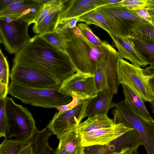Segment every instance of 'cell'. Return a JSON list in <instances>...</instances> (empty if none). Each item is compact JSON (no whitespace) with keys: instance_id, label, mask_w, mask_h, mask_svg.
Instances as JSON below:
<instances>
[{"instance_id":"cell-1","label":"cell","mask_w":154,"mask_h":154,"mask_svg":"<svg viewBox=\"0 0 154 154\" xmlns=\"http://www.w3.org/2000/svg\"><path fill=\"white\" fill-rule=\"evenodd\" d=\"M13 62L45 72L61 82L75 72L66 53L37 34L15 54Z\"/></svg>"},{"instance_id":"cell-2","label":"cell","mask_w":154,"mask_h":154,"mask_svg":"<svg viewBox=\"0 0 154 154\" xmlns=\"http://www.w3.org/2000/svg\"><path fill=\"white\" fill-rule=\"evenodd\" d=\"M62 35L65 50L76 72L94 75L96 62L99 57L101 46L95 45L86 39L75 27L56 29Z\"/></svg>"},{"instance_id":"cell-3","label":"cell","mask_w":154,"mask_h":154,"mask_svg":"<svg viewBox=\"0 0 154 154\" xmlns=\"http://www.w3.org/2000/svg\"><path fill=\"white\" fill-rule=\"evenodd\" d=\"M60 86L50 88H34L26 87L11 81L8 94L23 103L47 108H56L66 105L72 100L59 91Z\"/></svg>"},{"instance_id":"cell-4","label":"cell","mask_w":154,"mask_h":154,"mask_svg":"<svg viewBox=\"0 0 154 154\" xmlns=\"http://www.w3.org/2000/svg\"><path fill=\"white\" fill-rule=\"evenodd\" d=\"M7 126L5 139L15 137L26 144L30 143L36 131L35 121L28 110L18 105L12 98L5 99Z\"/></svg>"},{"instance_id":"cell-5","label":"cell","mask_w":154,"mask_h":154,"mask_svg":"<svg viewBox=\"0 0 154 154\" xmlns=\"http://www.w3.org/2000/svg\"><path fill=\"white\" fill-rule=\"evenodd\" d=\"M121 58H122L111 45L103 41L100 54L96 62L94 74L98 91L117 93L120 85L117 63Z\"/></svg>"},{"instance_id":"cell-6","label":"cell","mask_w":154,"mask_h":154,"mask_svg":"<svg viewBox=\"0 0 154 154\" xmlns=\"http://www.w3.org/2000/svg\"><path fill=\"white\" fill-rule=\"evenodd\" d=\"M115 124L122 123L134 129L139 134L147 154H154V121H147L137 114L124 99L113 103Z\"/></svg>"},{"instance_id":"cell-7","label":"cell","mask_w":154,"mask_h":154,"mask_svg":"<svg viewBox=\"0 0 154 154\" xmlns=\"http://www.w3.org/2000/svg\"><path fill=\"white\" fill-rule=\"evenodd\" d=\"M118 77L119 84L125 85L144 102L150 103L152 96L149 81L154 74H145L143 69L125 60L119 59L117 63Z\"/></svg>"},{"instance_id":"cell-8","label":"cell","mask_w":154,"mask_h":154,"mask_svg":"<svg viewBox=\"0 0 154 154\" xmlns=\"http://www.w3.org/2000/svg\"><path fill=\"white\" fill-rule=\"evenodd\" d=\"M96 9L104 17L117 35L128 37L137 25L149 23L132 10L122 6L106 5Z\"/></svg>"},{"instance_id":"cell-9","label":"cell","mask_w":154,"mask_h":154,"mask_svg":"<svg viewBox=\"0 0 154 154\" xmlns=\"http://www.w3.org/2000/svg\"><path fill=\"white\" fill-rule=\"evenodd\" d=\"M30 24L8 16L0 17V41L9 53L15 54L31 39L28 33Z\"/></svg>"},{"instance_id":"cell-10","label":"cell","mask_w":154,"mask_h":154,"mask_svg":"<svg viewBox=\"0 0 154 154\" xmlns=\"http://www.w3.org/2000/svg\"><path fill=\"white\" fill-rule=\"evenodd\" d=\"M11 81L26 87L50 88L60 86L61 82L40 70L18 64H14L10 74Z\"/></svg>"},{"instance_id":"cell-11","label":"cell","mask_w":154,"mask_h":154,"mask_svg":"<svg viewBox=\"0 0 154 154\" xmlns=\"http://www.w3.org/2000/svg\"><path fill=\"white\" fill-rule=\"evenodd\" d=\"M59 91L71 96L74 92L86 96L88 99L96 97L98 92L94 75H87L78 72L71 75L61 82Z\"/></svg>"},{"instance_id":"cell-12","label":"cell","mask_w":154,"mask_h":154,"mask_svg":"<svg viewBox=\"0 0 154 154\" xmlns=\"http://www.w3.org/2000/svg\"><path fill=\"white\" fill-rule=\"evenodd\" d=\"M83 104L69 110L56 112L46 128L59 140L75 131L81 123L80 116Z\"/></svg>"},{"instance_id":"cell-13","label":"cell","mask_w":154,"mask_h":154,"mask_svg":"<svg viewBox=\"0 0 154 154\" xmlns=\"http://www.w3.org/2000/svg\"><path fill=\"white\" fill-rule=\"evenodd\" d=\"M44 5L39 0H15L7 8L0 12V17L8 16L30 24L35 23Z\"/></svg>"},{"instance_id":"cell-14","label":"cell","mask_w":154,"mask_h":154,"mask_svg":"<svg viewBox=\"0 0 154 154\" xmlns=\"http://www.w3.org/2000/svg\"><path fill=\"white\" fill-rule=\"evenodd\" d=\"M133 128L122 123L113 126L101 128L82 134V142L84 147L93 145L107 146L111 142Z\"/></svg>"},{"instance_id":"cell-15","label":"cell","mask_w":154,"mask_h":154,"mask_svg":"<svg viewBox=\"0 0 154 154\" xmlns=\"http://www.w3.org/2000/svg\"><path fill=\"white\" fill-rule=\"evenodd\" d=\"M113 95L111 93L99 91L96 97L86 100L83 104L81 112L80 121L87 117L107 115L109 110L112 108Z\"/></svg>"},{"instance_id":"cell-16","label":"cell","mask_w":154,"mask_h":154,"mask_svg":"<svg viewBox=\"0 0 154 154\" xmlns=\"http://www.w3.org/2000/svg\"><path fill=\"white\" fill-rule=\"evenodd\" d=\"M105 5V0H68L61 11L59 22L79 17L90 11Z\"/></svg>"},{"instance_id":"cell-17","label":"cell","mask_w":154,"mask_h":154,"mask_svg":"<svg viewBox=\"0 0 154 154\" xmlns=\"http://www.w3.org/2000/svg\"><path fill=\"white\" fill-rule=\"evenodd\" d=\"M109 35L118 50V54L122 58L128 60L132 64L139 67H145L149 65L139 55L128 37Z\"/></svg>"},{"instance_id":"cell-18","label":"cell","mask_w":154,"mask_h":154,"mask_svg":"<svg viewBox=\"0 0 154 154\" xmlns=\"http://www.w3.org/2000/svg\"><path fill=\"white\" fill-rule=\"evenodd\" d=\"M142 145L140 136L134 128L114 140L106 146L108 154L121 153L122 150L129 149L135 150Z\"/></svg>"},{"instance_id":"cell-19","label":"cell","mask_w":154,"mask_h":154,"mask_svg":"<svg viewBox=\"0 0 154 154\" xmlns=\"http://www.w3.org/2000/svg\"><path fill=\"white\" fill-rule=\"evenodd\" d=\"M128 37L140 57L149 66H154V42L141 37L130 35Z\"/></svg>"},{"instance_id":"cell-20","label":"cell","mask_w":154,"mask_h":154,"mask_svg":"<svg viewBox=\"0 0 154 154\" xmlns=\"http://www.w3.org/2000/svg\"><path fill=\"white\" fill-rule=\"evenodd\" d=\"M125 100L134 111L144 119L154 121L145 104V102L127 86L122 85Z\"/></svg>"},{"instance_id":"cell-21","label":"cell","mask_w":154,"mask_h":154,"mask_svg":"<svg viewBox=\"0 0 154 154\" xmlns=\"http://www.w3.org/2000/svg\"><path fill=\"white\" fill-rule=\"evenodd\" d=\"M114 125L113 119L109 118L107 115H101L88 117L86 120L81 122L75 131L82 134L101 128L110 127Z\"/></svg>"},{"instance_id":"cell-22","label":"cell","mask_w":154,"mask_h":154,"mask_svg":"<svg viewBox=\"0 0 154 154\" xmlns=\"http://www.w3.org/2000/svg\"><path fill=\"white\" fill-rule=\"evenodd\" d=\"M51 133L46 128L36 131L30 142L32 154H55V151L50 146L48 138Z\"/></svg>"},{"instance_id":"cell-23","label":"cell","mask_w":154,"mask_h":154,"mask_svg":"<svg viewBox=\"0 0 154 154\" xmlns=\"http://www.w3.org/2000/svg\"><path fill=\"white\" fill-rule=\"evenodd\" d=\"M59 140L58 147L64 149L71 154H81L84 151L82 134L75 130Z\"/></svg>"},{"instance_id":"cell-24","label":"cell","mask_w":154,"mask_h":154,"mask_svg":"<svg viewBox=\"0 0 154 154\" xmlns=\"http://www.w3.org/2000/svg\"><path fill=\"white\" fill-rule=\"evenodd\" d=\"M63 8L48 14L38 23L34 24L32 27L33 32L37 35H40L55 31L59 21Z\"/></svg>"},{"instance_id":"cell-25","label":"cell","mask_w":154,"mask_h":154,"mask_svg":"<svg viewBox=\"0 0 154 154\" xmlns=\"http://www.w3.org/2000/svg\"><path fill=\"white\" fill-rule=\"evenodd\" d=\"M78 21L87 24H94L105 30L109 34L116 36L113 28L104 17L96 9L90 11L79 18Z\"/></svg>"},{"instance_id":"cell-26","label":"cell","mask_w":154,"mask_h":154,"mask_svg":"<svg viewBox=\"0 0 154 154\" xmlns=\"http://www.w3.org/2000/svg\"><path fill=\"white\" fill-rule=\"evenodd\" d=\"M26 145L16 139H5L0 145V154H19Z\"/></svg>"},{"instance_id":"cell-27","label":"cell","mask_w":154,"mask_h":154,"mask_svg":"<svg viewBox=\"0 0 154 154\" xmlns=\"http://www.w3.org/2000/svg\"><path fill=\"white\" fill-rule=\"evenodd\" d=\"M130 35L142 37L154 42V26L149 23L139 24L133 28Z\"/></svg>"},{"instance_id":"cell-28","label":"cell","mask_w":154,"mask_h":154,"mask_svg":"<svg viewBox=\"0 0 154 154\" xmlns=\"http://www.w3.org/2000/svg\"><path fill=\"white\" fill-rule=\"evenodd\" d=\"M39 35L62 51L66 53L63 38L60 33L58 31L45 33Z\"/></svg>"},{"instance_id":"cell-29","label":"cell","mask_w":154,"mask_h":154,"mask_svg":"<svg viewBox=\"0 0 154 154\" xmlns=\"http://www.w3.org/2000/svg\"><path fill=\"white\" fill-rule=\"evenodd\" d=\"M77 26L81 34L92 44L101 47L103 41L93 32L92 30L86 23H79Z\"/></svg>"},{"instance_id":"cell-30","label":"cell","mask_w":154,"mask_h":154,"mask_svg":"<svg viewBox=\"0 0 154 154\" xmlns=\"http://www.w3.org/2000/svg\"><path fill=\"white\" fill-rule=\"evenodd\" d=\"M71 96L72 100L70 103L66 105L57 107L56 108L59 112H62L72 109L77 106L82 104L86 100H88L84 95L74 92H72Z\"/></svg>"},{"instance_id":"cell-31","label":"cell","mask_w":154,"mask_h":154,"mask_svg":"<svg viewBox=\"0 0 154 154\" xmlns=\"http://www.w3.org/2000/svg\"><path fill=\"white\" fill-rule=\"evenodd\" d=\"M0 83L8 86L9 67L6 57L0 50Z\"/></svg>"},{"instance_id":"cell-32","label":"cell","mask_w":154,"mask_h":154,"mask_svg":"<svg viewBox=\"0 0 154 154\" xmlns=\"http://www.w3.org/2000/svg\"><path fill=\"white\" fill-rule=\"evenodd\" d=\"M116 5L125 7L130 10L148 8L146 0H122Z\"/></svg>"},{"instance_id":"cell-33","label":"cell","mask_w":154,"mask_h":154,"mask_svg":"<svg viewBox=\"0 0 154 154\" xmlns=\"http://www.w3.org/2000/svg\"><path fill=\"white\" fill-rule=\"evenodd\" d=\"M5 99H0V137H4L5 138L6 136L7 126Z\"/></svg>"},{"instance_id":"cell-34","label":"cell","mask_w":154,"mask_h":154,"mask_svg":"<svg viewBox=\"0 0 154 154\" xmlns=\"http://www.w3.org/2000/svg\"><path fill=\"white\" fill-rule=\"evenodd\" d=\"M84 154H108L106 146L93 145L84 147Z\"/></svg>"},{"instance_id":"cell-35","label":"cell","mask_w":154,"mask_h":154,"mask_svg":"<svg viewBox=\"0 0 154 154\" xmlns=\"http://www.w3.org/2000/svg\"><path fill=\"white\" fill-rule=\"evenodd\" d=\"M147 8H140L132 11L140 17L151 23L152 19L148 11Z\"/></svg>"},{"instance_id":"cell-36","label":"cell","mask_w":154,"mask_h":154,"mask_svg":"<svg viewBox=\"0 0 154 154\" xmlns=\"http://www.w3.org/2000/svg\"><path fill=\"white\" fill-rule=\"evenodd\" d=\"M8 87L0 83V99H5L8 94Z\"/></svg>"},{"instance_id":"cell-37","label":"cell","mask_w":154,"mask_h":154,"mask_svg":"<svg viewBox=\"0 0 154 154\" xmlns=\"http://www.w3.org/2000/svg\"><path fill=\"white\" fill-rule=\"evenodd\" d=\"M149 82L152 96V100L149 103H150V107L152 109V112L154 114V76L150 80Z\"/></svg>"},{"instance_id":"cell-38","label":"cell","mask_w":154,"mask_h":154,"mask_svg":"<svg viewBox=\"0 0 154 154\" xmlns=\"http://www.w3.org/2000/svg\"><path fill=\"white\" fill-rule=\"evenodd\" d=\"M15 0H0V12L7 8Z\"/></svg>"},{"instance_id":"cell-39","label":"cell","mask_w":154,"mask_h":154,"mask_svg":"<svg viewBox=\"0 0 154 154\" xmlns=\"http://www.w3.org/2000/svg\"><path fill=\"white\" fill-rule=\"evenodd\" d=\"M19 154H32V149L30 143L26 144Z\"/></svg>"},{"instance_id":"cell-40","label":"cell","mask_w":154,"mask_h":154,"mask_svg":"<svg viewBox=\"0 0 154 154\" xmlns=\"http://www.w3.org/2000/svg\"><path fill=\"white\" fill-rule=\"evenodd\" d=\"M55 154H71L64 149L58 147L55 151Z\"/></svg>"},{"instance_id":"cell-41","label":"cell","mask_w":154,"mask_h":154,"mask_svg":"<svg viewBox=\"0 0 154 154\" xmlns=\"http://www.w3.org/2000/svg\"><path fill=\"white\" fill-rule=\"evenodd\" d=\"M122 0H105V5L116 4L121 2Z\"/></svg>"},{"instance_id":"cell-42","label":"cell","mask_w":154,"mask_h":154,"mask_svg":"<svg viewBox=\"0 0 154 154\" xmlns=\"http://www.w3.org/2000/svg\"><path fill=\"white\" fill-rule=\"evenodd\" d=\"M148 11L152 19V22L154 23V8H148Z\"/></svg>"},{"instance_id":"cell-43","label":"cell","mask_w":154,"mask_h":154,"mask_svg":"<svg viewBox=\"0 0 154 154\" xmlns=\"http://www.w3.org/2000/svg\"><path fill=\"white\" fill-rule=\"evenodd\" d=\"M148 8H154V0H146Z\"/></svg>"},{"instance_id":"cell-44","label":"cell","mask_w":154,"mask_h":154,"mask_svg":"<svg viewBox=\"0 0 154 154\" xmlns=\"http://www.w3.org/2000/svg\"><path fill=\"white\" fill-rule=\"evenodd\" d=\"M134 150L131 149H127L122 150L121 154H133L132 152Z\"/></svg>"},{"instance_id":"cell-45","label":"cell","mask_w":154,"mask_h":154,"mask_svg":"<svg viewBox=\"0 0 154 154\" xmlns=\"http://www.w3.org/2000/svg\"><path fill=\"white\" fill-rule=\"evenodd\" d=\"M150 69L151 72L153 74H154V66L150 67Z\"/></svg>"},{"instance_id":"cell-46","label":"cell","mask_w":154,"mask_h":154,"mask_svg":"<svg viewBox=\"0 0 154 154\" xmlns=\"http://www.w3.org/2000/svg\"><path fill=\"white\" fill-rule=\"evenodd\" d=\"M109 154H121V153H110Z\"/></svg>"},{"instance_id":"cell-47","label":"cell","mask_w":154,"mask_h":154,"mask_svg":"<svg viewBox=\"0 0 154 154\" xmlns=\"http://www.w3.org/2000/svg\"><path fill=\"white\" fill-rule=\"evenodd\" d=\"M153 26H154V23L152 22L151 23Z\"/></svg>"},{"instance_id":"cell-48","label":"cell","mask_w":154,"mask_h":154,"mask_svg":"<svg viewBox=\"0 0 154 154\" xmlns=\"http://www.w3.org/2000/svg\"><path fill=\"white\" fill-rule=\"evenodd\" d=\"M84 154V151H83V153H82V154Z\"/></svg>"}]
</instances>
